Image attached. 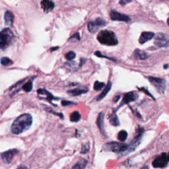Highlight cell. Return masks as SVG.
<instances>
[{
  "instance_id": "obj_1",
  "label": "cell",
  "mask_w": 169,
  "mask_h": 169,
  "mask_svg": "<svg viewBox=\"0 0 169 169\" xmlns=\"http://www.w3.org/2000/svg\"><path fill=\"white\" fill-rule=\"evenodd\" d=\"M32 124V116L28 113L23 114L14 120L11 127V133L15 135L21 134L29 129Z\"/></svg>"
},
{
  "instance_id": "obj_2",
  "label": "cell",
  "mask_w": 169,
  "mask_h": 169,
  "mask_svg": "<svg viewBox=\"0 0 169 169\" xmlns=\"http://www.w3.org/2000/svg\"><path fill=\"white\" fill-rule=\"evenodd\" d=\"M97 40L100 44L107 46H115L118 43L114 32L108 30L100 31L97 36Z\"/></svg>"
},
{
  "instance_id": "obj_3",
  "label": "cell",
  "mask_w": 169,
  "mask_h": 169,
  "mask_svg": "<svg viewBox=\"0 0 169 169\" xmlns=\"http://www.w3.org/2000/svg\"><path fill=\"white\" fill-rule=\"evenodd\" d=\"M14 38L12 31L9 28L0 32V49H3L11 44Z\"/></svg>"
},
{
  "instance_id": "obj_4",
  "label": "cell",
  "mask_w": 169,
  "mask_h": 169,
  "mask_svg": "<svg viewBox=\"0 0 169 169\" xmlns=\"http://www.w3.org/2000/svg\"><path fill=\"white\" fill-rule=\"evenodd\" d=\"M128 146L126 144L118 142H109L103 146V149L106 151H112L114 153H124L126 151Z\"/></svg>"
},
{
  "instance_id": "obj_5",
  "label": "cell",
  "mask_w": 169,
  "mask_h": 169,
  "mask_svg": "<svg viewBox=\"0 0 169 169\" xmlns=\"http://www.w3.org/2000/svg\"><path fill=\"white\" fill-rule=\"evenodd\" d=\"M148 79L149 82H150V83L154 87V88L159 93H163L165 91L166 87V81L165 79L154 77H149Z\"/></svg>"
},
{
  "instance_id": "obj_6",
  "label": "cell",
  "mask_w": 169,
  "mask_h": 169,
  "mask_svg": "<svg viewBox=\"0 0 169 169\" xmlns=\"http://www.w3.org/2000/svg\"><path fill=\"white\" fill-rule=\"evenodd\" d=\"M143 132H144L143 128H142L141 127H139L137 129L136 137H135L134 139L132 140V142L131 144H130V146L128 147V149H127V150H126V151L128 153L133 151L134 150V149L138 146V145L139 144V143L141 142L142 134H143Z\"/></svg>"
},
{
  "instance_id": "obj_7",
  "label": "cell",
  "mask_w": 169,
  "mask_h": 169,
  "mask_svg": "<svg viewBox=\"0 0 169 169\" xmlns=\"http://www.w3.org/2000/svg\"><path fill=\"white\" fill-rule=\"evenodd\" d=\"M168 162V158L167 154L163 153L154 159L152 165L154 168H165L167 166Z\"/></svg>"
},
{
  "instance_id": "obj_8",
  "label": "cell",
  "mask_w": 169,
  "mask_h": 169,
  "mask_svg": "<svg viewBox=\"0 0 169 169\" xmlns=\"http://www.w3.org/2000/svg\"><path fill=\"white\" fill-rule=\"evenodd\" d=\"M154 44L158 48L168 47L169 46L168 36L163 33H158L154 39Z\"/></svg>"
},
{
  "instance_id": "obj_9",
  "label": "cell",
  "mask_w": 169,
  "mask_h": 169,
  "mask_svg": "<svg viewBox=\"0 0 169 169\" xmlns=\"http://www.w3.org/2000/svg\"><path fill=\"white\" fill-rule=\"evenodd\" d=\"M19 151L16 149H10V150H8L7 151L4 152L2 154V160L6 164L11 163L14 157H15L16 154H19Z\"/></svg>"
},
{
  "instance_id": "obj_10",
  "label": "cell",
  "mask_w": 169,
  "mask_h": 169,
  "mask_svg": "<svg viewBox=\"0 0 169 169\" xmlns=\"http://www.w3.org/2000/svg\"><path fill=\"white\" fill-rule=\"evenodd\" d=\"M110 16L112 21H123V22L128 23L131 20V19H130V17H129L128 15L118 13L116 11H111Z\"/></svg>"
},
{
  "instance_id": "obj_11",
  "label": "cell",
  "mask_w": 169,
  "mask_h": 169,
  "mask_svg": "<svg viewBox=\"0 0 169 169\" xmlns=\"http://www.w3.org/2000/svg\"><path fill=\"white\" fill-rule=\"evenodd\" d=\"M137 98V95L134 92H129L126 94H125L122 104L119 107H122V106H123L124 104H128L129 103L133 102V101L136 100Z\"/></svg>"
},
{
  "instance_id": "obj_12",
  "label": "cell",
  "mask_w": 169,
  "mask_h": 169,
  "mask_svg": "<svg viewBox=\"0 0 169 169\" xmlns=\"http://www.w3.org/2000/svg\"><path fill=\"white\" fill-rule=\"evenodd\" d=\"M154 34L152 32H143L139 39V42L140 44H144L147 41L151 40L154 37Z\"/></svg>"
},
{
  "instance_id": "obj_13",
  "label": "cell",
  "mask_w": 169,
  "mask_h": 169,
  "mask_svg": "<svg viewBox=\"0 0 169 169\" xmlns=\"http://www.w3.org/2000/svg\"><path fill=\"white\" fill-rule=\"evenodd\" d=\"M41 5L43 10L46 13L51 11L54 8V3L51 0H42Z\"/></svg>"
},
{
  "instance_id": "obj_14",
  "label": "cell",
  "mask_w": 169,
  "mask_h": 169,
  "mask_svg": "<svg viewBox=\"0 0 169 169\" xmlns=\"http://www.w3.org/2000/svg\"><path fill=\"white\" fill-rule=\"evenodd\" d=\"M104 114L103 112H100L96 120V125L100 130V133L103 135H105L104 128Z\"/></svg>"
},
{
  "instance_id": "obj_15",
  "label": "cell",
  "mask_w": 169,
  "mask_h": 169,
  "mask_svg": "<svg viewBox=\"0 0 169 169\" xmlns=\"http://www.w3.org/2000/svg\"><path fill=\"white\" fill-rule=\"evenodd\" d=\"M133 57L136 60H146L148 58V55L146 52H144L143 50L136 49L134 51L133 54Z\"/></svg>"
},
{
  "instance_id": "obj_16",
  "label": "cell",
  "mask_w": 169,
  "mask_h": 169,
  "mask_svg": "<svg viewBox=\"0 0 169 169\" xmlns=\"http://www.w3.org/2000/svg\"><path fill=\"white\" fill-rule=\"evenodd\" d=\"M4 19H5V22H6V25L11 26V27L13 26L14 16H13V14L11 12L7 11L6 13H5Z\"/></svg>"
},
{
  "instance_id": "obj_17",
  "label": "cell",
  "mask_w": 169,
  "mask_h": 169,
  "mask_svg": "<svg viewBox=\"0 0 169 169\" xmlns=\"http://www.w3.org/2000/svg\"><path fill=\"white\" fill-rule=\"evenodd\" d=\"M37 92H38V93L39 94V95H46V99L48 101H49V102H50L51 104H52V100H57V98H55L54 96H53L50 92H48V91H46V89H38V90L37 91Z\"/></svg>"
},
{
  "instance_id": "obj_18",
  "label": "cell",
  "mask_w": 169,
  "mask_h": 169,
  "mask_svg": "<svg viewBox=\"0 0 169 169\" xmlns=\"http://www.w3.org/2000/svg\"><path fill=\"white\" fill-rule=\"evenodd\" d=\"M111 87H112V83H110V82H108V84L107 85V86L104 87V89H103V92L101 93L97 97H96V100H100L103 99L107 95V94L109 93V91L111 89Z\"/></svg>"
},
{
  "instance_id": "obj_19",
  "label": "cell",
  "mask_w": 169,
  "mask_h": 169,
  "mask_svg": "<svg viewBox=\"0 0 169 169\" xmlns=\"http://www.w3.org/2000/svg\"><path fill=\"white\" fill-rule=\"evenodd\" d=\"M88 30L91 33H95L97 32L100 26L96 21H91L88 23Z\"/></svg>"
},
{
  "instance_id": "obj_20",
  "label": "cell",
  "mask_w": 169,
  "mask_h": 169,
  "mask_svg": "<svg viewBox=\"0 0 169 169\" xmlns=\"http://www.w3.org/2000/svg\"><path fill=\"white\" fill-rule=\"evenodd\" d=\"M87 92V89H79V88H76L74 89H71V90H69L67 91V93L69 95H71V96H79L80 95L86 93Z\"/></svg>"
},
{
  "instance_id": "obj_21",
  "label": "cell",
  "mask_w": 169,
  "mask_h": 169,
  "mask_svg": "<svg viewBox=\"0 0 169 169\" xmlns=\"http://www.w3.org/2000/svg\"><path fill=\"white\" fill-rule=\"evenodd\" d=\"M108 118H109V121L110 123L112 124L114 126H119L120 125V121L119 119L117 116V115L114 112L110 114L108 116Z\"/></svg>"
},
{
  "instance_id": "obj_22",
  "label": "cell",
  "mask_w": 169,
  "mask_h": 169,
  "mask_svg": "<svg viewBox=\"0 0 169 169\" xmlns=\"http://www.w3.org/2000/svg\"><path fill=\"white\" fill-rule=\"evenodd\" d=\"M87 161L85 158H81L77 162L71 169H85L87 165Z\"/></svg>"
},
{
  "instance_id": "obj_23",
  "label": "cell",
  "mask_w": 169,
  "mask_h": 169,
  "mask_svg": "<svg viewBox=\"0 0 169 169\" xmlns=\"http://www.w3.org/2000/svg\"><path fill=\"white\" fill-rule=\"evenodd\" d=\"M81 116L80 113L77 111H75V112H74L70 116V120L72 122H79L81 120Z\"/></svg>"
},
{
  "instance_id": "obj_24",
  "label": "cell",
  "mask_w": 169,
  "mask_h": 169,
  "mask_svg": "<svg viewBox=\"0 0 169 169\" xmlns=\"http://www.w3.org/2000/svg\"><path fill=\"white\" fill-rule=\"evenodd\" d=\"M128 137V133L125 130H122L118 133V139L119 141L124 142L126 140Z\"/></svg>"
},
{
  "instance_id": "obj_25",
  "label": "cell",
  "mask_w": 169,
  "mask_h": 169,
  "mask_svg": "<svg viewBox=\"0 0 169 169\" xmlns=\"http://www.w3.org/2000/svg\"><path fill=\"white\" fill-rule=\"evenodd\" d=\"M22 89L27 93H29L32 89V80L28 81L27 83L23 85Z\"/></svg>"
},
{
  "instance_id": "obj_26",
  "label": "cell",
  "mask_w": 169,
  "mask_h": 169,
  "mask_svg": "<svg viewBox=\"0 0 169 169\" xmlns=\"http://www.w3.org/2000/svg\"><path fill=\"white\" fill-rule=\"evenodd\" d=\"M0 61H1V64L4 66H9L13 64V61L7 57H2Z\"/></svg>"
},
{
  "instance_id": "obj_27",
  "label": "cell",
  "mask_w": 169,
  "mask_h": 169,
  "mask_svg": "<svg viewBox=\"0 0 169 169\" xmlns=\"http://www.w3.org/2000/svg\"><path fill=\"white\" fill-rule=\"evenodd\" d=\"M105 87V84L103 82H100L96 81H95V83L94 84V89L96 91H99L101 89H103Z\"/></svg>"
},
{
  "instance_id": "obj_28",
  "label": "cell",
  "mask_w": 169,
  "mask_h": 169,
  "mask_svg": "<svg viewBox=\"0 0 169 169\" xmlns=\"http://www.w3.org/2000/svg\"><path fill=\"white\" fill-rule=\"evenodd\" d=\"M90 150V146L89 144H83V146H82L81 147V153L83 154H85L87 153H88L89 151Z\"/></svg>"
},
{
  "instance_id": "obj_29",
  "label": "cell",
  "mask_w": 169,
  "mask_h": 169,
  "mask_svg": "<svg viewBox=\"0 0 169 169\" xmlns=\"http://www.w3.org/2000/svg\"><path fill=\"white\" fill-rule=\"evenodd\" d=\"M76 57V54L74 52H69L67 54L65 55V58L68 61L73 60L75 57Z\"/></svg>"
},
{
  "instance_id": "obj_30",
  "label": "cell",
  "mask_w": 169,
  "mask_h": 169,
  "mask_svg": "<svg viewBox=\"0 0 169 169\" xmlns=\"http://www.w3.org/2000/svg\"><path fill=\"white\" fill-rule=\"evenodd\" d=\"M95 21H96V23H98V25L100 26V27H104L106 25L105 21L102 18H97Z\"/></svg>"
},
{
  "instance_id": "obj_31",
  "label": "cell",
  "mask_w": 169,
  "mask_h": 169,
  "mask_svg": "<svg viewBox=\"0 0 169 169\" xmlns=\"http://www.w3.org/2000/svg\"><path fill=\"white\" fill-rule=\"evenodd\" d=\"M61 104L64 107H66V106H69V105H72V104H76L75 103L71 102V101H67V100H63L61 102Z\"/></svg>"
},
{
  "instance_id": "obj_32",
  "label": "cell",
  "mask_w": 169,
  "mask_h": 169,
  "mask_svg": "<svg viewBox=\"0 0 169 169\" xmlns=\"http://www.w3.org/2000/svg\"><path fill=\"white\" fill-rule=\"evenodd\" d=\"M95 54L96 56H98V57H105V58H107V59H108V60H114L112 58H110V57H107V56H104V55H102L100 54V52L99 51H96L95 53Z\"/></svg>"
},
{
  "instance_id": "obj_33",
  "label": "cell",
  "mask_w": 169,
  "mask_h": 169,
  "mask_svg": "<svg viewBox=\"0 0 169 169\" xmlns=\"http://www.w3.org/2000/svg\"><path fill=\"white\" fill-rule=\"evenodd\" d=\"M74 38H75V39H77V40H80V35H79V32L75 33V35H74L73 36H72L70 38V40L74 39Z\"/></svg>"
},
{
  "instance_id": "obj_34",
  "label": "cell",
  "mask_w": 169,
  "mask_h": 169,
  "mask_svg": "<svg viewBox=\"0 0 169 169\" xmlns=\"http://www.w3.org/2000/svg\"><path fill=\"white\" fill-rule=\"evenodd\" d=\"M132 0H120V4L122 5V6H125V5L131 2Z\"/></svg>"
},
{
  "instance_id": "obj_35",
  "label": "cell",
  "mask_w": 169,
  "mask_h": 169,
  "mask_svg": "<svg viewBox=\"0 0 169 169\" xmlns=\"http://www.w3.org/2000/svg\"><path fill=\"white\" fill-rule=\"evenodd\" d=\"M85 61H86V60H85V59H84V58H81V61H80L79 66L81 67L82 65H83V64H85Z\"/></svg>"
},
{
  "instance_id": "obj_36",
  "label": "cell",
  "mask_w": 169,
  "mask_h": 169,
  "mask_svg": "<svg viewBox=\"0 0 169 169\" xmlns=\"http://www.w3.org/2000/svg\"><path fill=\"white\" fill-rule=\"evenodd\" d=\"M120 98V95H118L116 96H115V98H114V103H117L118 101L119 100Z\"/></svg>"
},
{
  "instance_id": "obj_37",
  "label": "cell",
  "mask_w": 169,
  "mask_h": 169,
  "mask_svg": "<svg viewBox=\"0 0 169 169\" xmlns=\"http://www.w3.org/2000/svg\"><path fill=\"white\" fill-rule=\"evenodd\" d=\"M139 89V90H142V91H143L145 93H147V94L148 95H149V96H151L152 98H153V96H152V95H151L150 93H149V92H148V91H146V89H145L144 88H142V89Z\"/></svg>"
},
{
  "instance_id": "obj_38",
  "label": "cell",
  "mask_w": 169,
  "mask_h": 169,
  "mask_svg": "<svg viewBox=\"0 0 169 169\" xmlns=\"http://www.w3.org/2000/svg\"><path fill=\"white\" fill-rule=\"evenodd\" d=\"M17 169H28L27 167L24 166V165H22V166H20L19 168H17Z\"/></svg>"
},
{
  "instance_id": "obj_39",
  "label": "cell",
  "mask_w": 169,
  "mask_h": 169,
  "mask_svg": "<svg viewBox=\"0 0 169 169\" xmlns=\"http://www.w3.org/2000/svg\"><path fill=\"white\" fill-rule=\"evenodd\" d=\"M58 48H59V47H58V46H57V47H54V48H51V51L52 52V51L56 50L58 49Z\"/></svg>"
},
{
  "instance_id": "obj_40",
  "label": "cell",
  "mask_w": 169,
  "mask_h": 169,
  "mask_svg": "<svg viewBox=\"0 0 169 169\" xmlns=\"http://www.w3.org/2000/svg\"><path fill=\"white\" fill-rule=\"evenodd\" d=\"M142 169H149V167L147 166H144L142 168Z\"/></svg>"
},
{
  "instance_id": "obj_41",
  "label": "cell",
  "mask_w": 169,
  "mask_h": 169,
  "mask_svg": "<svg viewBox=\"0 0 169 169\" xmlns=\"http://www.w3.org/2000/svg\"><path fill=\"white\" fill-rule=\"evenodd\" d=\"M167 67H168V65H164V68H165V69L167 68Z\"/></svg>"
},
{
  "instance_id": "obj_42",
  "label": "cell",
  "mask_w": 169,
  "mask_h": 169,
  "mask_svg": "<svg viewBox=\"0 0 169 169\" xmlns=\"http://www.w3.org/2000/svg\"><path fill=\"white\" fill-rule=\"evenodd\" d=\"M168 161H169V154H168Z\"/></svg>"
},
{
  "instance_id": "obj_43",
  "label": "cell",
  "mask_w": 169,
  "mask_h": 169,
  "mask_svg": "<svg viewBox=\"0 0 169 169\" xmlns=\"http://www.w3.org/2000/svg\"><path fill=\"white\" fill-rule=\"evenodd\" d=\"M168 1H169V0H168Z\"/></svg>"
}]
</instances>
